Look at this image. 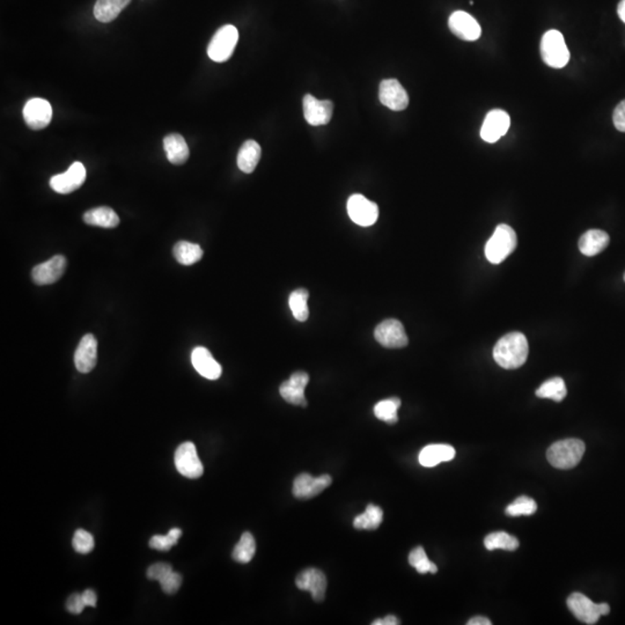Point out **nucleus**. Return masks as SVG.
<instances>
[{
	"instance_id": "obj_39",
	"label": "nucleus",
	"mask_w": 625,
	"mask_h": 625,
	"mask_svg": "<svg viewBox=\"0 0 625 625\" xmlns=\"http://www.w3.org/2000/svg\"><path fill=\"white\" fill-rule=\"evenodd\" d=\"M159 582H160L161 589L165 593L175 594L176 592L179 591L180 587H181L182 576L180 573L172 571L168 576L165 577Z\"/></svg>"
},
{
	"instance_id": "obj_4",
	"label": "nucleus",
	"mask_w": 625,
	"mask_h": 625,
	"mask_svg": "<svg viewBox=\"0 0 625 625\" xmlns=\"http://www.w3.org/2000/svg\"><path fill=\"white\" fill-rule=\"evenodd\" d=\"M539 50L543 62L550 68H564L570 61V51L561 31L554 29L547 31L541 40Z\"/></svg>"
},
{
	"instance_id": "obj_25",
	"label": "nucleus",
	"mask_w": 625,
	"mask_h": 625,
	"mask_svg": "<svg viewBox=\"0 0 625 625\" xmlns=\"http://www.w3.org/2000/svg\"><path fill=\"white\" fill-rule=\"evenodd\" d=\"M262 155V150L259 143L255 140H247L241 146L237 155V166L242 172L250 174L255 170Z\"/></svg>"
},
{
	"instance_id": "obj_37",
	"label": "nucleus",
	"mask_w": 625,
	"mask_h": 625,
	"mask_svg": "<svg viewBox=\"0 0 625 625\" xmlns=\"http://www.w3.org/2000/svg\"><path fill=\"white\" fill-rule=\"evenodd\" d=\"M182 535L179 528H172L167 535H155L150 539V547L159 552H167L177 543Z\"/></svg>"
},
{
	"instance_id": "obj_8",
	"label": "nucleus",
	"mask_w": 625,
	"mask_h": 625,
	"mask_svg": "<svg viewBox=\"0 0 625 625\" xmlns=\"http://www.w3.org/2000/svg\"><path fill=\"white\" fill-rule=\"evenodd\" d=\"M175 467L185 477L196 480L204 472L203 465L198 458L197 450L192 443H183L175 452Z\"/></svg>"
},
{
	"instance_id": "obj_26",
	"label": "nucleus",
	"mask_w": 625,
	"mask_h": 625,
	"mask_svg": "<svg viewBox=\"0 0 625 625\" xmlns=\"http://www.w3.org/2000/svg\"><path fill=\"white\" fill-rule=\"evenodd\" d=\"M83 222L87 225L99 226L103 228H115L120 224L118 213L109 207H100L88 210L83 215Z\"/></svg>"
},
{
	"instance_id": "obj_41",
	"label": "nucleus",
	"mask_w": 625,
	"mask_h": 625,
	"mask_svg": "<svg viewBox=\"0 0 625 625\" xmlns=\"http://www.w3.org/2000/svg\"><path fill=\"white\" fill-rule=\"evenodd\" d=\"M85 607H86V604L83 602V595L78 594V593L72 594L66 602V608H68V611L71 614H76V615L83 613Z\"/></svg>"
},
{
	"instance_id": "obj_15",
	"label": "nucleus",
	"mask_w": 625,
	"mask_h": 625,
	"mask_svg": "<svg viewBox=\"0 0 625 625\" xmlns=\"http://www.w3.org/2000/svg\"><path fill=\"white\" fill-rule=\"evenodd\" d=\"M448 27L455 36L468 42L478 40L482 35V28L477 20L463 11H456L450 16Z\"/></svg>"
},
{
	"instance_id": "obj_43",
	"label": "nucleus",
	"mask_w": 625,
	"mask_h": 625,
	"mask_svg": "<svg viewBox=\"0 0 625 625\" xmlns=\"http://www.w3.org/2000/svg\"><path fill=\"white\" fill-rule=\"evenodd\" d=\"M81 595H83V602H85V604H86V607L87 606H88V607H95L96 600H98V599H96L95 592L92 591V589H87V591L81 593Z\"/></svg>"
},
{
	"instance_id": "obj_23",
	"label": "nucleus",
	"mask_w": 625,
	"mask_h": 625,
	"mask_svg": "<svg viewBox=\"0 0 625 625\" xmlns=\"http://www.w3.org/2000/svg\"><path fill=\"white\" fill-rule=\"evenodd\" d=\"M610 242L608 233L601 229H589L582 234L579 240V249L585 256L598 255L607 248Z\"/></svg>"
},
{
	"instance_id": "obj_1",
	"label": "nucleus",
	"mask_w": 625,
	"mask_h": 625,
	"mask_svg": "<svg viewBox=\"0 0 625 625\" xmlns=\"http://www.w3.org/2000/svg\"><path fill=\"white\" fill-rule=\"evenodd\" d=\"M530 345L526 336L519 331L507 334L493 348V359L505 370H515L526 363Z\"/></svg>"
},
{
	"instance_id": "obj_19",
	"label": "nucleus",
	"mask_w": 625,
	"mask_h": 625,
	"mask_svg": "<svg viewBox=\"0 0 625 625\" xmlns=\"http://www.w3.org/2000/svg\"><path fill=\"white\" fill-rule=\"evenodd\" d=\"M296 587L301 591H309L311 598L316 602H324L326 598V578L322 571L309 567L296 577Z\"/></svg>"
},
{
	"instance_id": "obj_35",
	"label": "nucleus",
	"mask_w": 625,
	"mask_h": 625,
	"mask_svg": "<svg viewBox=\"0 0 625 625\" xmlns=\"http://www.w3.org/2000/svg\"><path fill=\"white\" fill-rule=\"evenodd\" d=\"M409 564L411 567L416 569L417 572L422 573H435L438 572V567L435 563L428 561L426 552L423 547H417L413 549V552L409 554Z\"/></svg>"
},
{
	"instance_id": "obj_22",
	"label": "nucleus",
	"mask_w": 625,
	"mask_h": 625,
	"mask_svg": "<svg viewBox=\"0 0 625 625\" xmlns=\"http://www.w3.org/2000/svg\"><path fill=\"white\" fill-rule=\"evenodd\" d=\"M163 148L166 151L167 159L172 165H183L190 155L188 144L179 133H170L163 139Z\"/></svg>"
},
{
	"instance_id": "obj_44",
	"label": "nucleus",
	"mask_w": 625,
	"mask_h": 625,
	"mask_svg": "<svg viewBox=\"0 0 625 625\" xmlns=\"http://www.w3.org/2000/svg\"><path fill=\"white\" fill-rule=\"evenodd\" d=\"M400 624V621H398V617H395L394 615H388V616H386L385 619H376L374 622H372V625H398Z\"/></svg>"
},
{
	"instance_id": "obj_2",
	"label": "nucleus",
	"mask_w": 625,
	"mask_h": 625,
	"mask_svg": "<svg viewBox=\"0 0 625 625\" xmlns=\"http://www.w3.org/2000/svg\"><path fill=\"white\" fill-rule=\"evenodd\" d=\"M585 454V444L579 439L557 441L547 452V459L554 468L567 470L576 467Z\"/></svg>"
},
{
	"instance_id": "obj_29",
	"label": "nucleus",
	"mask_w": 625,
	"mask_h": 625,
	"mask_svg": "<svg viewBox=\"0 0 625 625\" xmlns=\"http://www.w3.org/2000/svg\"><path fill=\"white\" fill-rule=\"evenodd\" d=\"M382 520H383V511L381 507L370 504L363 515L356 517L353 527L358 530H376L379 528Z\"/></svg>"
},
{
	"instance_id": "obj_34",
	"label": "nucleus",
	"mask_w": 625,
	"mask_h": 625,
	"mask_svg": "<svg viewBox=\"0 0 625 625\" xmlns=\"http://www.w3.org/2000/svg\"><path fill=\"white\" fill-rule=\"evenodd\" d=\"M309 298V291L305 290V289H299V290L291 293L290 300H289L290 309L292 311L293 316L296 317V320L300 321V322H305L309 319V305H307Z\"/></svg>"
},
{
	"instance_id": "obj_40",
	"label": "nucleus",
	"mask_w": 625,
	"mask_h": 625,
	"mask_svg": "<svg viewBox=\"0 0 625 625\" xmlns=\"http://www.w3.org/2000/svg\"><path fill=\"white\" fill-rule=\"evenodd\" d=\"M172 571V565H170V564H153V565L148 567V579L160 582V580H162L165 577L168 576Z\"/></svg>"
},
{
	"instance_id": "obj_20",
	"label": "nucleus",
	"mask_w": 625,
	"mask_h": 625,
	"mask_svg": "<svg viewBox=\"0 0 625 625\" xmlns=\"http://www.w3.org/2000/svg\"><path fill=\"white\" fill-rule=\"evenodd\" d=\"M98 363V341L92 334L81 339L74 353V363L81 373L92 372Z\"/></svg>"
},
{
	"instance_id": "obj_33",
	"label": "nucleus",
	"mask_w": 625,
	"mask_h": 625,
	"mask_svg": "<svg viewBox=\"0 0 625 625\" xmlns=\"http://www.w3.org/2000/svg\"><path fill=\"white\" fill-rule=\"evenodd\" d=\"M484 545L487 550H496L502 549L507 552H515L519 548V541L515 536L510 535L505 532H497L489 534L484 539Z\"/></svg>"
},
{
	"instance_id": "obj_27",
	"label": "nucleus",
	"mask_w": 625,
	"mask_h": 625,
	"mask_svg": "<svg viewBox=\"0 0 625 625\" xmlns=\"http://www.w3.org/2000/svg\"><path fill=\"white\" fill-rule=\"evenodd\" d=\"M131 0H96L94 5V16L103 24H108L120 16V13L129 5Z\"/></svg>"
},
{
	"instance_id": "obj_9",
	"label": "nucleus",
	"mask_w": 625,
	"mask_h": 625,
	"mask_svg": "<svg viewBox=\"0 0 625 625\" xmlns=\"http://www.w3.org/2000/svg\"><path fill=\"white\" fill-rule=\"evenodd\" d=\"M376 341L388 348H401L407 346L409 343L403 324L395 319L382 321L374 330Z\"/></svg>"
},
{
	"instance_id": "obj_38",
	"label": "nucleus",
	"mask_w": 625,
	"mask_h": 625,
	"mask_svg": "<svg viewBox=\"0 0 625 625\" xmlns=\"http://www.w3.org/2000/svg\"><path fill=\"white\" fill-rule=\"evenodd\" d=\"M72 545H73L74 550L79 554H90L94 549V537L86 530H78L74 533Z\"/></svg>"
},
{
	"instance_id": "obj_31",
	"label": "nucleus",
	"mask_w": 625,
	"mask_h": 625,
	"mask_svg": "<svg viewBox=\"0 0 625 625\" xmlns=\"http://www.w3.org/2000/svg\"><path fill=\"white\" fill-rule=\"evenodd\" d=\"M255 552V539H254V536L252 534L246 532V533L242 534L240 541L235 545L232 557L237 563L247 564L253 559Z\"/></svg>"
},
{
	"instance_id": "obj_24",
	"label": "nucleus",
	"mask_w": 625,
	"mask_h": 625,
	"mask_svg": "<svg viewBox=\"0 0 625 625\" xmlns=\"http://www.w3.org/2000/svg\"><path fill=\"white\" fill-rule=\"evenodd\" d=\"M455 458V450L450 445H428L419 454V463L431 468L441 463H447Z\"/></svg>"
},
{
	"instance_id": "obj_11",
	"label": "nucleus",
	"mask_w": 625,
	"mask_h": 625,
	"mask_svg": "<svg viewBox=\"0 0 625 625\" xmlns=\"http://www.w3.org/2000/svg\"><path fill=\"white\" fill-rule=\"evenodd\" d=\"M510 127H511L510 115L502 109H493L485 116L480 129V138L483 139L484 142L493 144L498 142L502 136H505Z\"/></svg>"
},
{
	"instance_id": "obj_10",
	"label": "nucleus",
	"mask_w": 625,
	"mask_h": 625,
	"mask_svg": "<svg viewBox=\"0 0 625 625\" xmlns=\"http://www.w3.org/2000/svg\"><path fill=\"white\" fill-rule=\"evenodd\" d=\"M86 180V168L79 161L72 163L70 168L63 174L50 179V187L58 194H71L81 188Z\"/></svg>"
},
{
	"instance_id": "obj_46",
	"label": "nucleus",
	"mask_w": 625,
	"mask_h": 625,
	"mask_svg": "<svg viewBox=\"0 0 625 625\" xmlns=\"http://www.w3.org/2000/svg\"><path fill=\"white\" fill-rule=\"evenodd\" d=\"M617 13H619V16L621 18V20L625 24V0H622V1L619 4Z\"/></svg>"
},
{
	"instance_id": "obj_14",
	"label": "nucleus",
	"mask_w": 625,
	"mask_h": 625,
	"mask_svg": "<svg viewBox=\"0 0 625 625\" xmlns=\"http://www.w3.org/2000/svg\"><path fill=\"white\" fill-rule=\"evenodd\" d=\"M379 99L382 105L394 111H402L409 105L407 91L396 79H386L380 83Z\"/></svg>"
},
{
	"instance_id": "obj_6",
	"label": "nucleus",
	"mask_w": 625,
	"mask_h": 625,
	"mask_svg": "<svg viewBox=\"0 0 625 625\" xmlns=\"http://www.w3.org/2000/svg\"><path fill=\"white\" fill-rule=\"evenodd\" d=\"M567 607L580 622L589 625L595 624L601 616H606L610 611L607 604H594L582 593L571 594L567 599Z\"/></svg>"
},
{
	"instance_id": "obj_32",
	"label": "nucleus",
	"mask_w": 625,
	"mask_h": 625,
	"mask_svg": "<svg viewBox=\"0 0 625 625\" xmlns=\"http://www.w3.org/2000/svg\"><path fill=\"white\" fill-rule=\"evenodd\" d=\"M401 407V400L398 398H387L380 401L374 407V415L382 422L388 423L391 425L398 423V410Z\"/></svg>"
},
{
	"instance_id": "obj_12",
	"label": "nucleus",
	"mask_w": 625,
	"mask_h": 625,
	"mask_svg": "<svg viewBox=\"0 0 625 625\" xmlns=\"http://www.w3.org/2000/svg\"><path fill=\"white\" fill-rule=\"evenodd\" d=\"M22 114L31 130H42L53 120V107L46 100L33 98L26 103Z\"/></svg>"
},
{
	"instance_id": "obj_13",
	"label": "nucleus",
	"mask_w": 625,
	"mask_h": 625,
	"mask_svg": "<svg viewBox=\"0 0 625 625\" xmlns=\"http://www.w3.org/2000/svg\"><path fill=\"white\" fill-rule=\"evenodd\" d=\"M333 478L329 475H322L320 477H313L311 475L302 472L293 483V496L301 500H309L320 495L326 487L331 485Z\"/></svg>"
},
{
	"instance_id": "obj_42",
	"label": "nucleus",
	"mask_w": 625,
	"mask_h": 625,
	"mask_svg": "<svg viewBox=\"0 0 625 625\" xmlns=\"http://www.w3.org/2000/svg\"><path fill=\"white\" fill-rule=\"evenodd\" d=\"M613 120L615 128L621 133H625V100L614 110Z\"/></svg>"
},
{
	"instance_id": "obj_30",
	"label": "nucleus",
	"mask_w": 625,
	"mask_h": 625,
	"mask_svg": "<svg viewBox=\"0 0 625 625\" xmlns=\"http://www.w3.org/2000/svg\"><path fill=\"white\" fill-rule=\"evenodd\" d=\"M567 391L565 382L562 378H552L545 381L537 391L536 396L539 398H550V400L561 402L567 396Z\"/></svg>"
},
{
	"instance_id": "obj_28",
	"label": "nucleus",
	"mask_w": 625,
	"mask_h": 625,
	"mask_svg": "<svg viewBox=\"0 0 625 625\" xmlns=\"http://www.w3.org/2000/svg\"><path fill=\"white\" fill-rule=\"evenodd\" d=\"M172 254L176 261L182 265H192L200 262L203 257V250L200 246L191 244L188 241H180L174 246Z\"/></svg>"
},
{
	"instance_id": "obj_3",
	"label": "nucleus",
	"mask_w": 625,
	"mask_h": 625,
	"mask_svg": "<svg viewBox=\"0 0 625 625\" xmlns=\"http://www.w3.org/2000/svg\"><path fill=\"white\" fill-rule=\"evenodd\" d=\"M517 244V237L511 226L502 224L497 226L492 237H490L485 246V256L492 264L502 263L508 255L515 252Z\"/></svg>"
},
{
	"instance_id": "obj_45",
	"label": "nucleus",
	"mask_w": 625,
	"mask_h": 625,
	"mask_svg": "<svg viewBox=\"0 0 625 625\" xmlns=\"http://www.w3.org/2000/svg\"><path fill=\"white\" fill-rule=\"evenodd\" d=\"M468 625H491V621L487 617L477 616L474 619H469Z\"/></svg>"
},
{
	"instance_id": "obj_7",
	"label": "nucleus",
	"mask_w": 625,
	"mask_h": 625,
	"mask_svg": "<svg viewBox=\"0 0 625 625\" xmlns=\"http://www.w3.org/2000/svg\"><path fill=\"white\" fill-rule=\"evenodd\" d=\"M348 215L352 222L363 227L376 224L379 218V207L363 195H352L348 200Z\"/></svg>"
},
{
	"instance_id": "obj_21",
	"label": "nucleus",
	"mask_w": 625,
	"mask_h": 625,
	"mask_svg": "<svg viewBox=\"0 0 625 625\" xmlns=\"http://www.w3.org/2000/svg\"><path fill=\"white\" fill-rule=\"evenodd\" d=\"M191 363L194 365L195 370L205 379L217 380L222 376V368L220 363L213 358L212 353L207 348H195L191 353Z\"/></svg>"
},
{
	"instance_id": "obj_17",
	"label": "nucleus",
	"mask_w": 625,
	"mask_h": 625,
	"mask_svg": "<svg viewBox=\"0 0 625 625\" xmlns=\"http://www.w3.org/2000/svg\"><path fill=\"white\" fill-rule=\"evenodd\" d=\"M66 265H68V261L64 256H53L49 261L36 265L31 270V279L37 285H49V284L56 283L62 278Z\"/></svg>"
},
{
	"instance_id": "obj_36",
	"label": "nucleus",
	"mask_w": 625,
	"mask_h": 625,
	"mask_svg": "<svg viewBox=\"0 0 625 625\" xmlns=\"http://www.w3.org/2000/svg\"><path fill=\"white\" fill-rule=\"evenodd\" d=\"M537 510L535 500L530 497L522 496L515 499L511 505L506 508V515L510 517H522V515H533Z\"/></svg>"
},
{
	"instance_id": "obj_16",
	"label": "nucleus",
	"mask_w": 625,
	"mask_h": 625,
	"mask_svg": "<svg viewBox=\"0 0 625 625\" xmlns=\"http://www.w3.org/2000/svg\"><path fill=\"white\" fill-rule=\"evenodd\" d=\"M304 115L307 123L313 127L326 125L333 118L334 103L329 100H317L315 96L307 94L304 98Z\"/></svg>"
},
{
	"instance_id": "obj_47",
	"label": "nucleus",
	"mask_w": 625,
	"mask_h": 625,
	"mask_svg": "<svg viewBox=\"0 0 625 625\" xmlns=\"http://www.w3.org/2000/svg\"><path fill=\"white\" fill-rule=\"evenodd\" d=\"M624 281H625V274H624Z\"/></svg>"
},
{
	"instance_id": "obj_5",
	"label": "nucleus",
	"mask_w": 625,
	"mask_h": 625,
	"mask_svg": "<svg viewBox=\"0 0 625 625\" xmlns=\"http://www.w3.org/2000/svg\"><path fill=\"white\" fill-rule=\"evenodd\" d=\"M239 41V31L234 26H222L213 35L207 46V55L213 62L224 63L231 58Z\"/></svg>"
},
{
	"instance_id": "obj_18",
	"label": "nucleus",
	"mask_w": 625,
	"mask_h": 625,
	"mask_svg": "<svg viewBox=\"0 0 625 625\" xmlns=\"http://www.w3.org/2000/svg\"><path fill=\"white\" fill-rule=\"evenodd\" d=\"M309 376L305 372L293 373L290 379L283 382L279 388L281 398L286 401L287 403L299 407H307V401L305 398L306 386L309 385Z\"/></svg>"
}]
</instances>
